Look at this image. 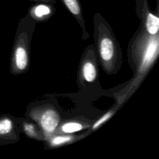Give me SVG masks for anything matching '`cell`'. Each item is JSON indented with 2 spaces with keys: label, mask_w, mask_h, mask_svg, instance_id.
<instances>
[{
  "label": "cell",
  "mask_w": 159,
  "mask_h": 159,
  "mask_svg": "<svg viewBox=\"0 0 159 159\" xmlns=\"http://www.w3.org/2000/svg\"><path fill=\"white\" fill-rule=\"evenodd\" d=\"M13 122L8 117L0 119V137L9 135L13 131Z\"/></svg>",
  "instance_id": "cell-11"
},
{
  "label": "cell",
  "mask_w": 159,
  "mask_h": 159,
  "mask_svg": "<svg viewBox=\"0 0 159 159\" xmlns=\"http://www.w3.org/2000/svg\"><path fill=\"white\" fill-rule=\"evenodd\" d=\"M96 45L102 68L107 73L116 71V63L120 60V51L110 30H107L102 34L98 35Z\"/></svg>",
  "instance_id": "cell-1"
},
{
  "label": "cell",
  "mask_w": 159,
  "mask_h": 159,
  "mask_svg": "<svg viewBox=\"0 0 159 159\" xmlns=\"http://www.w3.org/2000/svg\"><path fill=\"white\" fill-rule=\"evenodd\" d=\"M81 75L82 79L88 83L93 82L98 75V68L95 61L92 58H86L81 65Z\"/></svg>",
  "instance_id": "cell-4"
},
{
  "label": "cell",
  "mask_w": 159,
  "mask_h": 159,
  "mask_svg": "<svg viewBox=\"0 0 159 159\" xmlns=\"http://www.w3.org/2000/svg\"><path fill=\"white\" fill-rule=\"evenodd\" d=\"M13 68L16 72H23L28 68L29 65V55L28 49L23 43H18L13 51Z\"/></svg>",
  "instance_id": "cell-3"
},
{
  "label": "cell",
  "mask_w": 159,
  "mask_h": 159,
  "mask_svg": "<svg viewBox=\"0 0 159 159\" xmlns=\"http://www.w3.org/2000/svg\"><path fill=\"white\" fill-rule=\"evenodd\" d=\"M85 128V126L83 124L78 121H68L65 122L60 127L59 130L61 134H72L77 133L81 131Z\"/></svg>",
  "instance_id": "cell-7"
},
{
  "label": "cell",
  "mask_w": 159,
  "mask_h": 159,
  "mask_svg": "<svg viewBox=\"0 0 159 159\" xmlns=\"http://www.w3.org/2000/svg\"><path fill=\"white\" fill-rule=\"evenodd\" d=\"M113 113L112 111L108 112V113H107L106 114H104L102 117L99 118V119L98 120L96 123H95L94 125L93 126V130H96V129H97L98 127H100L102 124H103L104 123L107 122L108 120H110V118L113 116Z\"/></svg>",
  "instance_id": "cell-13"
},
{
  "label": "cell",
  "mask_w": 159,
  "mask_h": 159,
  "mask_svg": "<svg viewBox=\"0 0 159 159\" xmlns=\"http://www.w3.org/2000/svg\"><path fill=\"white\" fill-rule=\"evenodd\" d=\"M158 39H152L148 44L147 48L144 50V54H143L141 63V66L143 69H147L148 67L152 65L155 57L158 53Z\"/></svg>",
  "instance_id": "cell-5"
},
{
  "label": "cell",
  "mask_w": 159,
  "mask_h": 159,
  "mask_svg": "<svg viewBox=\"0 0 159 159\" xmlns=\"http://www.w3.org/2000/svg\"><path fill=\"white\" fill-rule=\"evenodd\" d=\"M43 133L50 137L57 130L60 124V115L54 109L48 108L39 110L34 116Z\"/></svg>",
  "instance_id": "cell-2"
},
{
  "label": "cell",
  "mask_w": 159,
  "mask_h": 159,
  "mask_svg": "<svg viewBox=\"0 0 159 159\" xmlns=\"http://www.w3.org/2000/svg\"><path fill=\"white\" fill-rule=\"evenodd\" d=\"M52 13V9L51 6L45 4H39L34 6L31 9V14L35 18L41 20V19L47 18L50 16Z\"/></svg>",
  "instance_id": "cell-9"
},
{
  "label": "cell",
  "mask_w": 159,
  "mask_h": 159,
  "mask_svg": "<svg viewBox=\"0 0 159 159\" xmlns=\"http://www.w3.org/2000/svg\"><path fill=\"white\" fill-rule=\"evenodd\" d=\"M75 137L71 134H62L59 135H51L49 137L48 139V143L49 145L52 148H57L61 147V146L65 145V144H68V143L74 141Z\"/></svg>",
  "instance_id": "cell-6"
},
{
  "label": "cell",
  "mask_w": 159,
  "mask_h": 159,
  "mask_svg": "<svg viewBox=\"0 0 159 159\" xmlns=\"http://www.w3.org/2000/svg\"><path fill=\"white\" fill-rule=\"evenodd\" d=\"M23 130L28 137L36 139H40V134L37 127L31 123H24L23 124Z\"/></svg>",
  "instance_id": "cell-12"
},
{
  "label": "cell",
  "mask_w": 159,
  "mask_h": 159,
  "mask_svg": "<svg viewBox=\"0 0 159 159\" xmlns=\"http://www.w3.org/2000/svg\"><path fill=\"white\" fill-rule=\"evenodd\" d=\"M145 27L148 34L152 36H156L159 30L158 17L151 12H148L146 16Z\"/></svg>",
  "instance_id": "cell-8"
},
{
  "label": "cell",
  "mask_w": 159,
  "mask_h": 159,
  "mask_svg": "<svg viewBox=\"0 0 159 159\" xmlns=\"http://www.w3.org/2000/svg\"><path fill=\"white\" fill-rule=\"evenodd\" d=\"M62 2L70 12L78 18V20H82V9L79 0H62Z\"/></svg>",
  "instance_id": "cell-10"
}]
</instances>
